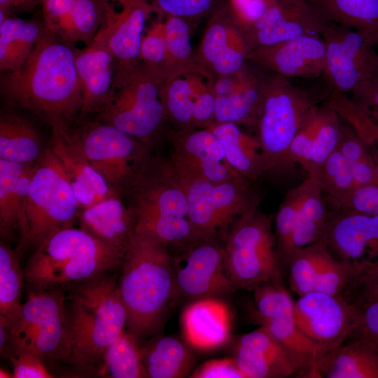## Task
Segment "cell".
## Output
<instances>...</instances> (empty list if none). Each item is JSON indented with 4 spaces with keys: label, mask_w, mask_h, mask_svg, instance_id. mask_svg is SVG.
Listing matches in <instances>:
<instances>
[{
    "label": "cell",
    "mask_w": 378,
    "mask_h": 378,
    "mask_svg": "<svg viewBox=\"0 0 378 378\" xmlns=\"http://www.w3.org/2000/svg\"><path fill=\"white\" fill-rule=\"evenodd\" d=\"M321 37L326 46L323 75L332 91L346 94L378 78L374 40L351 27L328 22Z\"/></svg>",
    "instance_id": "obj_13"
},
{
    "label": "cell",
    "mask_w": 378,
    "mask_h": 378,
    "mask_svg": "<svg viewBox=\"0 0 378 378\" xmlns=\"http://www.w3.org/2000/svg\"><path fill=\"white\" fill-rule=\"evenodd\" d=\"M311 176L312 181L301 205L293 237L292 253L298 248L323 240L331 216L326 212L322 197L323 190L317 179Z\"/></svg>",
    "instance_id": "obj_40"
},
{
    "label": "cell",
    "mask_w": 378,
    "mask_h": 378,
    "mask_svg": "<svg viewBox=\"0 0 378 378\" xmlns=\"http://www.w3.org/2000/svg\"><path fill=\"white\" fill-rule=\"evenodd\" d=\"M208 128L220 141L231 167L241 176L255 181L265 175L260 144L255 136L233 122L213 123Z\"/></svg>",
    "instance_id": "obj_34"
},
{
    "label": "cell",
    "mask_w": 378,
    "mask_h": 378,
    "mask_svg": "<svg viewBox=\"0 0 378 378\" xmlns=\"http://www.w3.org/2000/svg\"><path fill=\"white\" fill-rule=\"evenodd\" d=\"M169 158L186 194L195 239L216 237L222 241L239 216L258 207L261 197L251 181L240 178L214 182L178 160Z\"/></svg>",
    "instance_id": "obj_8"
},
{
    "label": "cell",
    "mask_w": 378,
    "mask_h": 378,
    "mask_svg": "<svg viewBox=\"0 0 378 378\" xmlns=\"http://www.w3.org/2000/svg\"><path fill=\"white\" fill-rule=\"evenodd\" d=\"M104 11L95 36L101 38L119 66L139 62L146 23L156 9L148 0H104Z\"/></svg>",
    "instance_id": "obj_17"
},
{
    "label": "cell",
    "mask_w": 378,
    "mask_h": 378,
    "mask_svg": "<svg viewBox=\"0 0 378 378\" xmlns=\"http://www.w3.org/2000/svg\"><path fill=\"white\" fill-rule=\"evenodd\" d=\"M316 104L315 97L308 91L288 78L267 71L262 106L255 127L265 175L278 177L293 167L290 146Z\"/></svg>",
    "instance_id": "obj_7"
},
{
    "label": "cell",
    "mask_w": 378,
    "mask_h": 378,
    "mask_svg": "<svg viewBox=\"0 0 378 378\" xmlns=\"http://www.w3.org/2000/svg\"><path fill=\"white\" fill-rule=\"evenodd\" d=\"M123 197L134 216V234L172 248L195 239L186 194L169 158L150 153Z\"/></svg>",
    "instance_id": "obj_2"
},
{
    "label": "cell",
    "mask_w": 378,
    "mask_h": 378,
    "mask_svg": "<svg viewBox=\"0 0 378 378\" xmlns=\"http://www.w3.org/2000/svg\"><path fill=\"white\" fill-rule=\"evenodd\" d=\"M327 21L364 32L376 43L378 0H307Z\"/></svg>",
    "instance_id": "obj_38"
},
{
    "label": "cell",
    "mask_w": 378,
    "mask_h": 378,
    "mask_svg": "<svg viewBox=\"0 0 378 378\" xmlns=\"http://www.w3.org/2000/svg\"><path fill=\"white\" fill-rule=\"evenodd\" d=\"M376 46H377V48H378V34H377V39H376Z\"/></svg>",
    "instance_id": "obj_62"
},
{
    "label": "cell",
    "mask_w": 378,
    "mask_h": 378,
    "mask_svg": "<svg viewBox=\"0 0 378 378\" xmlns=\"http://www.w3.org/2000/svg\"><path fill=\"white\" fill-rule=\"evenodd\" d=\"M271 0H229L230 13L242 32L262 15Z\"/></svg>",
    "instance_id": "obj_52"
},
{
    "label": "cell",
    "mask_w": 378,
    "mask_h": 378,
    "mask_svg": "<svg viewBox=\"0 0 378 378\" xmlns=\"http://www.w3.org/2000/svg\"><path fill=\"white\" fill-rule=\"evenodd\" d=\"M44 150L41 136L29 120L13 111H1L0 159L22 164H32Z\"/></svg>",
    "instance_id": "obj_35"
},
{
    "label": "cell",
    "mask_w": 378,
    "mask_h": 378,
    "mask_svg": "<svg viewBox=\"0 0 378 378\" xmlns=\"http://www.w3.org/2000/svg\"><path fill=\"white\" fill-rule=\"evenodd\" d=\"M164 22L167 42L164 71L168 76L198 62L192 51L188 21L167 15Z\"/></svg>",
    "instance_id": "obj_44"
},
{
    "label": "cell",
    "mask_w": 378,
    "mask_h": 378,
    "mask_svg": "<svg viewBox=\"0 0 378 378\" xmlns=\"http://www.w3.org/2000/svg\"><path fill=\"white\" fill-rule=\"evenodd\" d=\"M247 61L286 78H314L323 75L326 46L321 36H302L253 49Z\"/></svg>",
    "instance_id": "obj_20"
},
{
    "label": "cell",
    "mask_w": 378,
    "mask_h": 378,
    "mask_svg": "<svg viewBox=\"0 0 378 378\" xmlns=\"http://www.w3.org/2000/svg\"><path fill=\"white\" fill-rule=\"evenodd\" d=\"M13 366L14 378H51L55 376L48 370L44 361L36 354L16 350L9 357Z\"/></svg>",
    "instance_id": "obj_51"
},
{
    "label": "cell",
    "mask_w": 378,
    "mask_h": 378,
    "mask_svg": "<svg viewBox=\"0 0 378 378\" xmlns=\"http://www.w3.org/2000/svg\"><path fill=\"white\" fill-rule=\"evenodd\" d=\"M79 210L62 164L48 146L33 166L24 209L28 233L22 250L36 247L55 232L73 227Z\"/></svg>",
    "instance_id": "obj_10"
},
{
    "label": "cell",
    "mask_w": 378,
    "mask_h": 378,
    "mask_svg": "<svg viewBox=\"0 0 378 378\" xmlns=\"http://www.w3.org/2000/svg\"><path fill=\"white\" fill-rule=\"evenodd\" d=\"M121 269L118 288L127 313L126 330L141 338L155 330L176 296L169 246L134 234Z\"/></svg>",
    "instance_id": "obj_3"
},
{
    "label": "cell",
    "mask_w": 378,
    "mask_h": 378,
    "mask_svg": "<svg viewBox=\"0 0 378 378\" xmlns=\"http://www.w3.org/2000/svg\"><path fill=\"white\" fill-rule=\"evenodd\" d=\"M75 62L80 80L83 106L78 120L96 114L109 97L115 82L117 61L98 36L83 48H75Z\"/></svg>",
    "instance_id": "obj_26"
},
{
    "label": "cell",
    "mask_w": 378,
    "mask_h": 378,
    "mask_svg": "<svg viewBox=\"0 0 378 378\" xmlns=\"http://www.w3.org/2000/svg\"><path fill=\"white\" fill-rule=\"evenodd\" d=\"M34 164L0 159L1 234L9 237L18 233L20 252L28 233L24 209Z\"/></svg>",
    "instance_id": "obj_31"
},
{
    "label": "cell",
    "mask_w": 378,
    "mask_h": 378,
    "mask_svg": "<svg viewBox=\"0 0 378 378\" xmlns=\"http://www.w3.org/2000/svg\"><path fill=\"white\" fill-rule=\"evenodd\" d=\"M356 267V262L344 261L330 251L318 274L315 290L332 295H341Z\"/></svg>",
    "instance_id": "obj_47"
},
{
    "label": "cell",
    "mask_w": 378,
    "mask_h": 378,
    "mask_svg": "<svg viewBox=\"0 0 378 378\" xmlns=\"http://www.w3.org/2000/svg\"><path fill=\"white\" fill-rule=\"evenodd\" d=\"M79 227L125 253L135 233V218L123 196L113 194L79 210Z\"/></svg>",
    "instance_id": "obj_29"
},
{
    "label": "cell",
    "mask_w": 378,
    "mask_h": 378,
    "mask_svg": "<svg viewBox=\"0 0 378 378\" xmlns=\"http://www.w3.org/2000/svg\"><path fill=\"white\" fill-rule=\"evenodd\" d=\"M167 77L141 61L118 65L111 93L95 119L150 146L166 121L161 92Z\"/></svg>",
    "instance_id": "obj_6"
},
{
    "label": "cell",
    "mask_w": 378,
    "mask_h": 378,
    "mask_svg": "<svg viewBox=\"0 0 378 378\" xmlns=\"http://www.w3.org/2000/svg\"><path fill=\"white\" fill-rule=\"evenodd\" d=\"M257 323L263 327L283 349L296 375L320 377V364L331 349L316 343L297 326L293 313Z\"/></svg>",
    "instance_id": "obj_32"
},
{
    "label": "cell",
    "mask_w": 378,
    "mask_h": 378,
    "mask_svg": "<svg viewBox=\"0 0 378 378\" xmlns=\"http://www.w3.org/2000/svg\"><path fill=\"white\" fill-rule=\"evenodd\" d=\"M20 252L1 242L0 245V314L6 317L13 328L19 323L22 304L24 269L20 263Z\"/></svg>",
    "instance_id": "obj_39"
},
{
    "label": "cell",
    "mask_w": 378,
    "mask_h": 378,
    "mask_svg": "<svg viewBox=\"0 0 378 378\" xmlns=\"http://www.w3.org/2000/svg\"><path fill=\"white\" fill-rule=\"evenodd\" d=\"M330 252L323 240L295 250L286 267L289 273L290 288L299 296L315 290L323 262Z\"/></svg>",
    "instance_id": "obj_43"
},
{
    "label": "cell",
    "mask_w": 378,
    "mask_h": 378,
    "mask_svg": "<svg viewBox=\"0 0 378 378\" xmlns=\"http://www.w3.org/2000/svg\"><path fill=\"white\" fill-rule=\"evenodd\" d=\"M323 240L338 259L378 260V215L346 209L331 215Z\"/></svg>",
    "instance_id": "obj_23"
},
{
    "label": "cell",
    "mask_w": 378,
    "mask_h": 378,
    "mask_svg": "<svg viewBox=\"0 0 378 378\" xmlns=\"http://www.w3.org/2000/svg\"><path fill=\"white\" fill-rule=\"evenodd\" d=\"M222 244L226 271L235 290L282 281L272 220L258 207L232 223Z\"/></svg>",
    "instance_id": "obj_9"
},
{
    "label": "cell",
    "mask_w": 378,
    "mask_h": 378,
    "mask_svg": "<svg viewBox=\"0 0 378 378\" xmlns=\"http://www.w3.org/2000/svg\"><path fill=\"white\" fill-rule=\"evenodd\" d=\"M16 350L32 352L44 363L67 361L69 313L62 289H29L21 318L13 328L11 354Z\"/></svg>",
    "instance_id": "obj_11"
},
{
    "label": "cell",
    "mask_w": 378,
    "mask_h": 378,
    "mask_svg": "<svg viewBox=\"0 0 378 378\" xmlns=\"http://www.w3.org/2000/svg\"><path fill=\"white\" fill-rule=\"evenodd\" d=\"M312 181L307 176L300 184L290 189L278 207L274 220V234L280 265L286 267L292 254V240L300 209Z\"/></svg>",
    "instance_id": "obj_42"
},
{
    "label": "cell",
    "mask_w": 378,
    "mask_h": 378,
    "mask_svg": "<svg viewBox=\"0 0 378 378\" xmlns=\"http://www.w3.org/2000/svg\"><path fill=\"white\" fill-rule=\"evenodd\" d=\"M69 297L66 362L80 373L98 375L106 349L126 328L118 282L105 275L78 284Z\"/></svg>",
    "instance_id": "obj_4"
},
{
    "label": "cell",
    "mask_w": 378,
    "mask_h": 378,
    "mask_svg": "<svg viewBox=\"0 0 378 378\" xmlns=\"http://www.w3.org/2000/svg\"><path fill=\"white\" fill-rule=\"evenodd\" d=\"M232 313L218 298L192 301L183 309L181 322L188 344L199 350H211L225 344L230 337Z\"/></svg>",
    "instance_id": "obj_28"
},
{
    "label": "cell",
    "mask_w": 378,
    "mask_h": 378,
    "mask_svg": "<svg viewBox=\"0 0 378 378\" xmlns=\"http://www.w3.org/2000/svg\"><path fill=\"white\" fill-rule=\"evenodd\" d=\"M251 51L244 33L228 6L216 11L204 30L197 62L215 78L230 76L241 69Z\"/></svg>",
    "instance_id": "obj_21"
},
{
    "label": "cell",
    "mask_w": 378,
    "mask_h": 378,
    "mask_svg": "<svg viewBox=\"0 0 378 378\" xmlns=\"http://www.w3.org/2000/svg\"><path fill=\"white\" fill-rule=\"evenodd\" d=\"M233 347V357L246 378L296 375L283 349L262 326L239 336Z\"/></svg>",
    "instance_id": "obj_30"
},
{
    "label": "cell",
    "mask_w": 378,
    "mask_h": 378,
    "mask_svg": "<svg viewBox=\"0 0 378 378\" xmlns=\"http://www.w3.org/2000/svg\"><path fill=\"white\" fill-rule=\"evenodd\" d=\"M13 351V326L4 316L0 314V352L1 358H8Z\"/></svg>",
    "instance_id": "obj_58"
},
{
    "label": "cell",
    "mask_w": 378,
    "mask_h": 378,
    "mask_svg": "<svg viewBox=\"0 0 378 378\" xmlns=\"http://www.w3.org/2000/svg\"><path fill=\"white\" fill-rule=\"evenodd\" d=\"M359 309L341 295L311 291L294 302L299 329L317 344L331 349L345 342L356 327Z\"/></svg>",
    "instance_id": "obj_16"
},
{
    "label": "cell",
    "mask_w": 378,
    "mask_h": 378,
    "mask_svg": "<svg viewBox=\"0 0 378 378\" xmlns=\"http://www.w3.org/2000/svg\"><path fill=\"white\" fill-rule=\"evenodd\" d=\"M98 375L111 378H146L137 338L125 329L106 351Z\"/></svg>",
    "instance_id": "obj_41"
},
{
    "label": "cell",
    "mask_w": 378,
    "mask_h": 378,
    "mask_svg": "<svg viewBox=\"0 0 378 378\" xmlns=\"http://www.w3.org/2000/svg\"><path fill=\"white\" fill-rule=\"evenodd\" d=\"M252 290L256 322L293 313L294 301L282 281L266 282Z\"/></svg>",
    "instance_id": "obj_46"
},
{
    "label": "cell",
    "mask_w": 378,
    "mask_h": 378,
    "mask_svg": "<svg viewBox=\"0 0 378 378\" xmlns=\"http://www.w3.org/2000/svg\"><path fill=\"white\" fill-rule=\"evenodd\" d=\"M141 356L146 377L149 378L185 377L195 361L190 349L171 336L150 340L141 347Z\"/></svg>",
    "instance_id": "obj_36"
},
{
    "label": "cell",
    "mask_w": 378,
    "mask_h": 378,
    "mask_svg": "<svg viewBox=\"0 0 378 378\" xmlns=\"http://www.w3.org/2000/svg\"><path fill=\"white\" fill-rule=\"evenodd\" d=\"M331 349L319 366V377L327 378H378V346L360 337Z\"/></svg>",
    "instance_id": "obj_33"
},
{
    "label": "cell",
    "mask_w": 378,
    "mask_h": 378,
    "mask_svg": "<svg viewBox=\"0 0 378 378\" xmlns=\"http://www.w3.org/2000/svg\"><path fill=\"white\" fill-rule=\"evenodd\" d=\"M337 149L344 158L352 176L366 172L376 162L366 145L347 124L342 123Z\"/></svg>",
    "instance_id": "obj_48"
},
{
    "label": "cell",
    "mask_w": 378,
    "mask_h": 378,
    "mask_svg": "<svg viewBox=\"0 0 378 378\" xmlns=\"http://www.w3.org/2000/svg\"><path fill=\"white\" fill-rule=\"evenodd\" d=\"M75 48L45 29L21 68L1 74V94L50 127H72L83 106Z\"/></svg>",
    "instance_id": "obj_1"
},
{
    "label": "cell",
    "mask_w": 378,
    "mask_h": 378,
    "mask_svg": "<svg viewBox=\"0 0 378 378\" xmlns=\"http://www.w3.org/2000/svg\"><path fill=\"white\" fill-rule=\"evenodd\" d=\"M279 1L283 4H295V3L307 1V0H279Z\"/></svg>",
    "instance_id": "obj_61"
},
{
    "label": "cell",
    "mask_w": 378,
    "mask_h": 378,
    "mask_svg": "<svg viewBox=\"0 0 378 378\" xmlns=\"http://www.w3.org/2000/svg\"><path fill=\"white\" fill-rule=\"evenodd\" d=\"M190 377L192 378H246L233 356L206 360L200 365Z\"/></svg>",
    "instance_id": "obj_54"
},
{
    "label": "cell",
    "mask_w": 378,
    "mask_h": 378,
    "mask_svg": "<svg viewBox=\"0 0 378 378\" xmlns=\"http://www.w3.org/2000/svg\"><path fill=\"white\" fill-rule=\"evenodd\" d=\"M351 94L352 99L378 124V78L365 82Z\"/></svg>",
    "instance_id": "obj_56"
},
{
    "label": "cell",
    "mask_w": 378,
    "mask_h": 378,
    "mask_svg": "<svg viewBox=\"0 0 378 378\" xmlns=\"http://www.w3.org/2000/svg\"><path fill=\"white\" fill-rule=\"evenodd\" d=\"M125 253L79 228L55 232L36 247L24 268L29 289H62L121 267Z\"/></svg>",
    "instance_id": "obj_5"
},
{
    "label": "cell",
    "mask_w": 378,
    "mask_h": 378,
    "mask_svg": "<svg viewBox=\"0 0 378 378\" xmlns=\"http://www.w3.org/2000/svg\"><path fill=\"white\" fill-rule=\"evenodd\" d=\"M341 209L378 215V176L371 183L356 187Z\"/></svg>",
    "instance_id": "obj_53"
},
{
    "label": "cell",
    "mask_w": 378,
    "mask_h": 378,
    "mask_svg": "<svg viewBox=\"0 0 378 378\" xmlns=\"http://www.w3.org/2000/svg\"><path fill=\"white\" fill-rule=\"evenodd\" d=\"M72 134L88 162L122 196L150 154V146L96 119L72 127Z\"/></svg>",
    "instance_id": "obj_12"
},
{
    "label": "cell",
    "mask_w": 378,
    "mask_h": 378,
    "mask_svg": "<svg viewBox=\"0 0 378 378\" xmlns=\"http://www.w3.org/2000/svg\"><path fill=\"white\" fill-rule=\"evenodd\" d=\"M355 132L366 145L378 165V124L370 117L364 116L356 123Z\"/></svg>",
    "instance_id": "obj_57"
},
{
    "label": "cell",
    "mask_w": 378,
    "mask_h": 378,
    "mask_svg": "<svg viewBox=\"0 0 378 378\" xmlns=\"http://www.w3.org/2000/svg\"><path fill=\"white\" fill-rule=\"evenodd\" d=\"M45 29L72 47L91 43L104 16V0H42Z\"/></svg>",
    "instance_id": "obj_24"
},
{
    "label": "cell",
    "mask_w": 378,
    "mask_h": 378,
    "mask_svg": "<svg viewBox=\"0 0 378 378\" xmlns=\"http://www.w3.org/2000/svg\"><path fill=\"white\" fill-rule=\"evenodd\" d=\"M42 0H0V10L8 13L13 9H31L40 6Z\"/></svg>",
    "instance_id": "obj_59"
},
{
    "label": "cell",
    "mask_w": 378,
    "mask_h": 378,
    "mask_svg": "<svg viewBox=\"0 0 378 378\" xmlns=\"http://www.w3.org/2000/svg\"><path fill=\"white\" fill-rule=\"evenodd\" d=\"M327 21L307 1L271 0L265 11L244 32L251 50L302 36H319Z\"/></svg>",
    "instance_id": "obj_19"
},
{
    "label": "cell",
    "mask_w": 378,
    "mask_h": 378,
    "mask_svg": "<svg viewBox=\"0 0 378 378\" xmlns=\"http://www.w3.org/2000/svg\"><path fill=\"white\" fill-rule=\"evenodd\" d=\"M44 29L43 21L26 20L10 15L0 21L1 71H18Z\"/></svg>",
    "instance_id": "obj_37"
},
{
    "label": "cell",
    "mask_w": 378,
    "mask_h": 378,
    "mask_svg": "<svg viewBox=\"0 0 378 378\" xmlns=\"http://www.w3.org/2000/svg\"><path fill=\"white\" fill-rule=\"evenodd\" d=\"M0 377L1 378H5V377H13V375H11L8 372L6 371V370L1 368L0 370Z\"/></svg>",
    "instance_id": "obj_60"
},
{
    "label": "cell",
    "mask_w": 378,
    "mask_h": 378,
    "mask_svg": "<svg viewBox=\"0 0 378 378\" xmlns=\"http://www.w3.org/2000/svg\"><path fill=\"white\" fill-rule=\"evenodd\" d=\"M166 52L165 22L160 18L146 29L141 42L139 60L165 73Z\"/></svg>",
    "instance_id": "obj_49"
},
{
    "label": "cell",
    "mask_w": 378,
    "mask_h": 378,
    "mask_svg": "<svg viewBox=\"0 0 378 378\" xmlns=\"http://www.w3.org/2000/svg\"><path fill=\"white\" fill-rule=\"evenodd\" d=\"M214 80L199 63L167 77L161 97L165 120L174 130L206 128L214 122Z\"/></svg>",
    "instance_id": "obj_15"
},
{
    "label": "cell",
    "mask_w": 378,
    "mask_h": 378,
    "mask_svg": "<svg viewBox=\"0 0 378 378\" xmlns=\"http://www.w3.org/2000/svg\"><path fill=\"white\" fill-rule=\"evenodd\" d=\"M220 0H153L156 13L173 15L188 21L216 10Z\"/></svg>",
    "instance_id": "obj_50"
},
{
    "label": "cell",
    "mask_w": 378,
    "mask_h": 378,
    "mask_svg": "<svg viewBox=\"0 0 378 378\" xmlns=\"http://www.w3.org/2000/svg\"><path fill=\"white\" fill-rule=\"evenodd\" d=\"M351 337L363 338L378 346V301L359 309Z\"/></svg>",
    "instance_id": "obj_55"
},
{
    "label": "cell",
    "mask_w": 378,
    "mask_h": 378,
    "mask_svg": "<svg viewBox=\"0 0 378 378\" xmlns=\"http://www.w3.org/2000/svg\"><path fill=\"white\" fill-rule=\"evenodd\" d=\"M248 62L239 71L215 78L214 122L254 127L260 114L267 71Z\"/></svg>",
    "instance_id": "obj_18"
},
{
    "label": "cell",
    "mask_w": 378,
    "mask_h": 378,
    "mask_svg": "<svg viewBox=\"0 0 378 378\" xmlns=\"http://www.w3.org/2000/svg\"><path fill=\"white\" fill-rule=\"evenodd\" d=\"M342 120L329 105H315L297 132L290 148L293 164L315 176L338 146Z\"/></svg>",
    "instance_id": "obj_22"
},
{
    "label": "cell",
    "mask_w": 378,
    "mask_h": 378,
    "mask_svg": "<svg viewBox=\"0 0 378 378\" xmlns=\"http://www.w3.org/2000/svg\"><path fill=\"white\" fill-rule=\"evenodd\" d=\"M172 266L176 295L190 300L218 298L234 291L227 273L222 242L202 237L174 248Z\"/></svg>",
    "instance_id": "obj_14"
},
{
    "label": "cell",
    "mask_w": 378,
    "mask_h": 378,
    "mask_svg": "<svg viewBox=\"0 0 378 378\" xmlns=\"http://www.w3.org/2000/svg\"><path fill=\"white\" fill-rule=\"evenodd\" d=\"M72 127L51 126L48 147L60 162L82 209L118 193L88 162L73 136Z\"/></svg>",
    "instance_id": "obj_25"
},
{
    "label": "cell",
    "mask_w": 378,
    "mask_h": 378,
    "mask_svg": "<svg viewBox=\"0 0 378 378\" xmlns=\"http://www.w3.org/2000/svg\"><path fill=\"white\" fill-rule=\"evenodd\" d=\"M323 190L342 206L356 188L351 170L337 148L321 165L315 176Z\"/></svg>",
    "instance_id": "obj_45"
},
{
    "label": "cell",
    "mask_w": 378,
    "mask_h": 378,
    "mask_svg": "<svg viewBox=\"0 0 378 378\" xmlns=\"http://www.w3.org/2000/svg\"><path fill=\"white\" fill-rule=\"evenodd\" d=\"M169 137L170 156L210 181L220 183L243 178L229 164L220 141L208 128L170 130Z\"/></svg>",
    "instance_id": "obj_27"
}]
</instances>
